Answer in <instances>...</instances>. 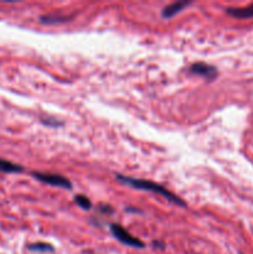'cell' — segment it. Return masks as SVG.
<instances>
[{
	"mask_svg": "<svg viewBox=\"0 0 253 254\" xmlns=\"http://www.w3.org/2000/svg\"><path fill=\"white\" fill-rule=\"evenodd\" d=\"M116 180H118L119 183L124 184V185L131 186V188L136 189V190H144V191H149V192L158 193V195H161L163 197H165L166 200L170 201V202L175 203V205L181 206V207H186L185 201L181 200L179 196H176L175 193L169 191L168 189H165L164 186L159 185V184L156 183H153V181L130 178V176L122 175V174H116Z\"/></svg>",
	"mask_w": 253,
	"mask_h": 254,
	"instance_id": "1",
	"label": "cell"
},
{
	"mask_svg": "<svg viewBox=\"0 0 253 254\" xmlns=\"http://www.w3.org/2000/svg\"><path fill=\"white\" fill-rule=\"evenodd\" d=\"M109 227H111V232H112V235L114 236V238H116V240H118L121 243H123V245L130 246V247H134V248L145 247V245H144V243L141 242L139 238L131 236L130 233H129L126 230H124L121 225L112 223Z\"/></svg>",
	"mask_w": 253,
	"mask_h": 254,
	"instance_id": "2",
	"label": "cell"
},
{
	"mask_svg": "<svg viewBox=\"0 0 253 254\" xmlns=\"http://www.w3.org/2000/svg\"><path fill=\"white\" fill-rule=\"evenodd\" d=\"M32 176L36 179L40 183L47 184V185L56 186V188H62L67 189V190H71L72 184L71 181L67 178L61 175H57V174H50V173H32Z\"/></svg>",
	"mask_w": 253,
	"mask_h": 254,
	"instance_id": "3",
	"label": "cell"
},
{
	"mask_svg": "<svg viewBox=\"0 0 253 254\" xmlns=\"http://www.w3.org/2000/svg\"><path fill=\"white\" fill-rule=\"evenodd\" d=\"M190 72L197 76L205 77L208 81H213L218 76V71L215 66L205 64V62H196L190 66Z\"/></svg>",
	"mask_w": 253,
	"mask_h": 254,
	"instance_id": "4",
	"label": "cell"
},
{
	"mask_svg": "<svg viewBox=\"0 0 253 254\" xmlns=\"http://www.w3.org/2000/svg\"><path fill=\"white\" fill-rule=\"evenodd\" d=\"M190 4H191V1L173 2V4H170V5H168V6L164 7L163 11H161V16H163L164 19H170V17L175 16L176 14H179L181 10H184L186 6H189Z\"/></svg>",
	"mask_w": 253,
	"mask_h": 254,
	"instance_id": "5",
	"label": "cell"
},
{
	"mask_svg": "<svg viewBox=\"0 0 253 254\" xmlns=\"http://www.w3.org/2000/svg\"><path fill=\"white\" fill-rule=\"evenodd\" d=\"M226 11L228 15L237 19H250V17H253V4L246 7H228Z\"/></svg>",
	"mask_w": 253,
	"mask_h": 254,
	"instance_id": "6",
	"label": "cell"
},
{
	"mask_svg": "<svg viewBox=\"0 0 253 254\" xmlns=\"http://www.w3.org/2000/svg\"><path fill=\"white\" fill-rule=\"evenodd\" d=\"M0 171L6 174H17V173H22V171H24V168H22L21 165H17V164L11 163V161L0 159Z\"/></svg>",
	"mask_w": 253,
	"mask_h": 254,
	"instance_id": "7",
	"label": "cell"
},
{
	"mask_svg": "<svg viewBox=\"0 0 253 254\" xmlns=\"http://www.w3.org/2000/svg\"><path fill=\"white\" fill-rule=\"evenodd\" d=\"M40 21L42 24L46 25H55V24H61V22L68 21L67 16H60V15H44L40 17Z\"/></svg>",
	"mask_w": 253,
	"mask_h": 254,
	"instance_id": "8",
	"label": "cell"
},
{
	"mask_svg": "<svg viewBox=\"0 0 253 254\" xmlns=\"http://www.w3.org/2000/svg\"><path fill=\"white\" fill-rule=\"evenodd\" d=\"M27 250L32 251V252H54V247L50 243L45 242H36L32 245L27 246Z\"/></svg>",
	"mask_w": 253,
	"mask_h": 254,
	"instance_id": "9",
	"label": "cell"
},
{
	"mask_svg": "<svg viewBox=\"0 0 253 254\" xmlns=\"http://www.w3.org/2000/svg\"><path fill=\"white\" fill-rule=\"evenodd\" d=\"M74 201H76L77 205L81 208H83V210H91L92 208V202L87 196L77 195L76 197H74Z\"/></svg>",
	"mask_w": 253,
	"mask_h": 254,
	"instance_id": "10",
	"label": "cell"
},
{
	"mask_svg": "<svg viewBox=\"0 0 253 254\" xmlns=\"http://www.w3.org/2000/svg\"><path fill=\"white\" fill-rule=\"evenodd\" d=\"M42 123L47 127H52V128H57L59 126H62V122H59L56 118H44L41 119Z\"/></svg>",
	"mask_w": 253,
	"mask_h": 254,
	"instance_id": "11",
	"label": "cell"
},
{
	"mask_svg": "<svg viewBox=\"0 0 253 254\" xmlns=\"http://www.w3.org/2000/svg\"><path fill=\"white\" fill-rule=\"evenodd\" d=\"M101 211L102 212H113V210H112L111 206H106V205H101Z\"/></svg>",
	"mask_w": 253,
	"mask_h": 254,
	"instance_id": "12",
	"label": "cell"
},
{
	"mask_svg": "<svg viewBox=\"0 0 253 254\" xmlns=\"http://www.w3.org/2000/svg\"><path fill=\"white\" fill-rule=\"evenodd\" d=\"M240 254H242V253H240Z\"/></svg>",
	"mask_w": 253,
	"mask_h": 254,
	"instance_id": "13",
	"label": "cell"
}]
</instances>
